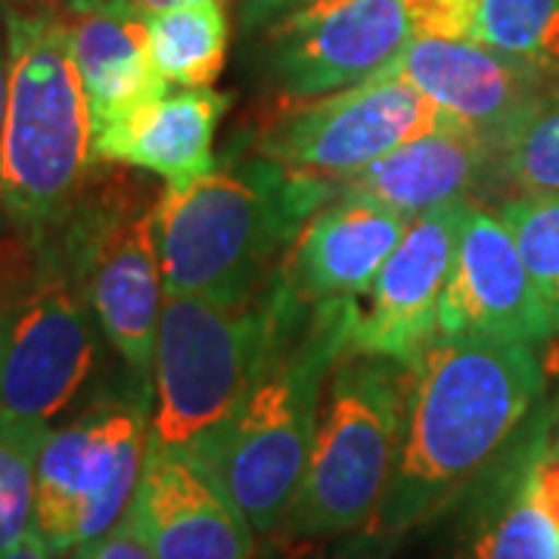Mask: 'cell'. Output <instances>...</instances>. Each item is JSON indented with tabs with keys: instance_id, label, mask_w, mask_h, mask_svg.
<instances>
[{
	"instance_id": "1",
	"label": "cell",
	"mask_w": 559,
	"mask_h": 559,
	"mask_svg": "<svg viewBox=\"0 0 559 559\" xmlns=\"http://www.w3.org/2000/svg\"><path fill=\"white\" fill-rule=\"evenodd\" d=\"M535 345L436 336L411 360L401 448L367 540L399 544L454 507L520 439L544 399Z\"/></svg>"
},
{
	"instance_id": "2",
	"label": "cell",
	"mask_w": 559,
	"mask_h": 559,
	"mask_svg": "<svg viewBox=\"0 0 559 559\" xmlns=\"http://www.w3.org/2000/svg\"><path fill=\"white\" fill-rule=\"evenodd\" d=\"M336 193V183L261 153L218 162L183 190H162L156 240L165 296L259 293L308 218Z\"/></svg>"
},
{
	"instance_id": "3",
	"label": "cell",
	"mask_w": 559,
	"mask_h": 559,
	"mask_svg": "<svg viewBox=\"0 0 559 559\" xmlns=\"http://www.w3.org/2000/svg\"><path fill=\"white\" fill-rule=\"evenodd\" d=\"M358 299L299 301L240 411L205 457L259 538L283 532L301 488L333 364L348 348Z\"/></svg>"
},
{
	"instance_id": "4",
	"label": "cell",
	"mask_w": 559,
	"mask_h": 559,
	"mask_svg": "<svg viewBox=\"0 0 559 559\" xmlns=\"http://www.w3.org/2000/svg\"><path fill=\"white\" fill-rule=\"evenodd\" d=\"M10 87L0 140V218L10 237L47 240L94 175L91 109L57 13L3 3Z\"/></svg>"
},
{
	"instance_id": "5",
	"label": "cell",
	"mask_w": 559,
	"mask_h": 559,
	"mask_svg": "<svg viewBox=\"0 0 559 559\" xmlns=\"http://www.w3.org/2000/svg\"><path fill=\"white\" fill-rule=\"evenodd\" d=\"M299 301L283 271L246 299L165 296L150 367V444L205 463Z\"/></svg>"
},
{
	"instance_id": "6",
	"label": "cell",
	"mask_w": 559,
	"mask_h": 559,
	"mask_svg": "<svg viewBox=\"0 0 559 559\" xmlns=\"http://www.w3.org/2000/svg\"><path fill=\"white\" fill-rule=\"evenodd\" d=\"M411 360L345 348L330 370L301 488L283 532L323 540L367 532L395 473Z\"/></svg>"
},
{
	"instance_id": "7",
	"label": "cell",
	"mask_w": 559,
	"mask_h": 559,
	"mask_svg": "<svg viewBox=\"0 0 559 559\" xmlns=\"http://www.w3.org/2000/svg\"><path fill=\"white\" fill-rule=\"evenodd\" d=\"M159 200L162 193L138 168L100 162L69 218L50 234L106 342L143 380H150L165 305L156 240Z\"/></svg>"
},
{
	"instance_id": "8",
	"label": "cell",
	"mask_w": 559,
	"mask_h": 559,
	"mask_svg": "<svg viewBox=\"0 0 559 559\" xmlns=\"http://www.w3.org/2000/svg\"><path fill=\"white\" fill-rule=\"evenodd\" d=\"M103 340L57 240H20L0 283V414L53 429L97 377Z\"/></svg>"
},
{
	"instance_id": "9",
	"label": "cell",
	"mask_w": 559,
	"mask_h": 559,
	"mask_svg": "<svg viewBox=\"0 0 559 559\" xmlns=\"http://www.w3.org/2000/svg\"><path fill=\"white\" fill-rule=\"evenodd\" d=\"M150 380L106 385L40 444L35 528L66 557L124 520L150 444Z\"/></svg>"
},
{
	"instance_id": "10",
	"label": "cell",
	"mask_w": 559,
	"mask_h": 559,
	"mask_svg": "<svg viewBox=\"0 0 559 559\" xmlns=\"http://www.w3.org/2000/svg\"><path fill=\"white\" fill-rule=\"evenodd\" d=\"M240 20L283 103L370 81L414 40L407 0H242Z\"/></svg>"
},
{
	"instance_id": "11",
	"label": "cell",
	"mask_w": 559,
	"mask_h": 559,
	"mask_svg": "<svg viewBox=\"0 0 559 559\" xmlns=\"http://www.w3.org/2000/svg\"><path fill=\"white\" fill-rule=\"evenodd\" d=\"M451 119L411 81L373 75L355 87L296 103L255 140V153L342 187L360 168Z\"/></svg>"
},
{
	"instance_id": "12",
	"label": "cell",
	"mask_w": 559,
	"mask_h": 559,
	"mask_svg": "<svg viewBox=\"0 0 559 559\" xmlns=\"http://www.w3.org/2000/svg\"><path fill=\"white\" fill-rule=\"evenodd\" d=\"M469 205H444L411 218L395 252L364 293L367 305L358 301L348 348L407 364L439 336L441 296Z\"/></svg>"
},
{
	"instance_id": "13",
	"label": "cell",
	"mask_w": 559,
	"mask_h": 559,
	"mask_svg": "<svg viewBox=\"0 0 559 559\" xmlns=\"http://www.w3.org/2000/svg\"><path fill=\"white\" fill-rule=\"evenodd\" d=\"M554 333V320L522 261L513 230L495 212L469 205L441 296L439 336L538 345Z\"/></svg>"
},
{
	"instance_id": "14",
	"label": "cell",
	"mask_w": 559,
	"mask_h": 559,
	"mask_svg": "<svg viewBox=\"0 0 559 559\" xmlns=\"http://www.w3.org/2000/svg\"><path fill=\"white\" fill-rule=\"evenodd\" d=\"M380 75L411 81L460 124L500 143L559 81L479 40L414 38Z\"/></svg>"
},
{
	"instance_id": "15",
	"label": "cell",
	"mask_w": 559,
	"mask_h": 559,
	"mask_svg": "<svg viewBox=\"0 0 559 559\" xmlns=\"http://www.w3.org/2000/svg\"><path fill=\"white\" fill-rule=\"evenodd\" d=\"M128 516L156 559H252L255 532L215 473L183 451L146 444Z\"/></svg>"
},
{
	"instance_id": "16",
	"label": "cell",
	"mask_w": 559,
	"mask_h": 559,
	"mask_svg": "<svg viewBox=\"0 0 559 559\" xmlns=\"http://www.w3.org/2000/svg\"><path fill=\"white\" fill-rule=\"evenodd\" d=\"M407 224L411 218L399 209L340 190L301 227L280 271L308 305L360 299L395 252Z\"/></svg>"
},
{
	"instance_id": "17",
	"label": "cell",
	"mask_w": 559,
	"mask_h": 559,
	"mask_svg": "<svg viewBox=\"0 0 559 559\" xmlns=\"http://www.w3.org/2000/svg\"><path fill=\"white\" fill-rule=\"evenodd\" d=\"M227 106L230 97L212 87H168L97 131L94 162L128 165L165 180V190H183L218 165L215 134Z\"/></svg>"
},
{
	"instance_id": "18",
	"label": "cell",
	"mask_w": 559,
	"mask_h": 559,
	"mask_svg": "<svg viewBox=\"0 0 559 559\" xmlns=\"http://www.w3.org/2000/svg\"><path fill=\"white\" fill-rule=\"evenodd\" d=\"M540 414L460 503L457 559H557L559 528L535 488Z\"/></svg>"
},
{
	"instance_id": "19",
	"label": "cell",
	"mask_w": 559,
	"mask_h": 559,
	"mask_svg": "<svg viewBox=\"0 0 559 559\" xmlns=\"http://www.w3.org/2000/svg\"><path fill=\"white\" fill-rule=\"evenodd\" d=\"M495 156L498 146L491 140L460 121H451L370 162L340 190L392 205L401 215L417 218L432 209L469 202Z\"/></svg>"
},
{
	"instance_id": "20",
	"label": "cell",
	"mask_w": 559,
	"mask_h": 559,
	"mask_svg": "<svg viewBox=\"0 0 559 559\" xmlns=\"http://www.w3.org/2000/svg\"><path fill=\"white\" fill-rule=\"evenodd\" d=\"M57 16L66 25L69 50L87 94L94 134L168 91L150 60L146 16L134 3L87 7Z\"/></svg>"
},
{
	"instance_id": "21",
	"label": "cell",
	"mask_w": 559,
	"mask_h": 559,
	"mask_svg": "<svg viewBox=\"0 0 559 559\" xmlns=\"http://www.w3.org/2000/svg\"><path fill=\"white\" fill-rule=\"evenodd\" d=\"M146 44L153 69L168 87H212L230 44L224 0H183L146 16Z\"/></svg>"
},
{
	"instance_id": "22",
	"label": "cell",
	"mask_w": 559,
	"mask_h": 559,
	"mask_svg": "<svg viewBox=\"0 0 559 559\" xmlns=\"http://www.w3.org/2000/svg\"><path fill=\"white\" fill-rule=\"evenodd\" d=\"M476 40L559 81V0H479Z\"/></svg>"
},
{
	"instance_id": "23",
	"label": "cell",
	"mask_w": 559,
	"mask_h": 559,
	"mask_svg": "<svg viewBox=\"0 0 559 559\" xmlns=\"http://www.w3.org/2000/svg\"><path fill=\"white\" fill-rule=\"evenodd\" d=\"M47 426L0 414V557L35 528V479Z\"/></svg>"
},
{
	"instance_id": "24",
	"label": "cell",
	"mask_w": 559,
	"mask_h": 559,
	"mask_svg": "<svg viewBox=\"0 0 559 559\" xmlns=\"http://www.w3.org/2000/svg\"><path fill=\"white\" fill-rule=\"evenodd\" d=\"M500 218L513 230L522 261L559 333V193H522L503 202Z\"/></svg>"
},
{
	"instance_id": "25",
	"label": "cell",
	"mask_w": 559,
	"mask_h": 559,
	"mask_svg": "<svg viewBox=\"0 0 559 559\" xmlns=\"http://www.w3.org/2000/svg\"><path fill=\"white\" fill-rule=\"evenodd\" d=\"M498 159L525 193H559V84L500 143Z\"/></svg>"
},
{
	"instance_id": "26",
	"label": "cell",
	"mask_w": 559,
	"mask_h": 559,
	"mask_svg": "<svg viewBox=\"0 0 559 559\" xmlns=\"http://www.w3.org/2000/svg\"><path fill=\"white\" fill-rule=\"evenodd\" d=\"M414 38L476 40L479 0H407Z\"/></svg>"
},
{
	"instance_id": "27",
	"label": "cell",
	"mask_w": 559,
	"mask_h": 559,
	"mask_svg": "<svg viewBox=\"0 0 559 559\" xmlns=\"http://www.w3.org/2000/svg\"><path fill=\"white\" fill-rule=\"evenodd\" d=\"M66 559H156L153 550L146 547V540L140 538V532L134 528L131 516L124 513V520L116 522L106 535L87 540L75 547L72 554H66Z\"/></svg>"
},
{
	"instance_id": "28",
	"label": "cell",
	"mask_w": 559,
	"mask_h": 559,
	"mask_svg": "<svg viewBox=\"0 0 559 559\" xmlns=\"http://www.w3.org/2000/svg\"><path fill=\"white\" fill-rule=\"evenodd\" d=\"M7 87H10V44H7V13L0 3V140H3V119H7ZM0 234H7L0 218Z\"/></svg>"
},
{
	"instance_id": "29",
	"label": "cell",
	"mask_w": 559,
	"mask_h": 559,
	"mask_svg": "<svg viewBox=\"0 0 559 559\" xmlns=\"http://www.w3.org/2000/svg\"><path fill=\"white\" fill-rule=\"evenodd\" d=\"M7 3L40 7L50 13H72V10H87V7H112V3H134V0H7Z\"/></svg>"
},
{
	"instance_id": "30",
	"label": "cell",
	"mask_w": 559,
	"mask_h": 559,
	"mask_svg": "<svg viewBox=\"0 0 559 559\" xmlns=\"http://www.w3.org/2000/svg\"><path fill=\"white\" fill-rule=\"evenodd\" d=\"M0 559H57L53 557V550L47 547V540L40 538V532L38 528H32L25 538L10 550V554H3Z\"/></svg>"
},
{
	"instance_id": "31",
	"label": "cell",
	"mask_w": 559,
	"mask_h": 559,
	"mask_svg": "<svg viewBox=\"0 0 559 559\" xmlns=\"http://www.w3.org/2000/svg\"><path fill=\"white\" fill-rule=\"evenodd\" d=\"M175 3H183V0H134V7H138L143 16H153V13H159V10L175 7Z\"/></svg>"
},
{
	"instance_id": "32",
	"label": "cell",
	"mask_w": 559,
	"mask_h": 559,
	"mask_svg": "<svg viewBox=\"0 0 559 559\" xmlns=\"http://www.w3.org/2000/svg\"><path fill=\"white\" fill-rule=\"evenodd\" d=\"M550 417H554V439H557V444H559V399H557V411H554Z\"/></svg>"
},
{
	"instance_id": "33",
	"label": "cell",
	"mask_w": 559,
	"mask_h": 559,
	"mask_svg": "<svg viewBox=\"0 0 559 559\" xmlns=\"http://www.w3.org/2000/svg\"><path fill=\"white\" fill-rule=\"evenodd\" d=\"M0 3H7V0H0Z\"/></svg>"
},
{
	"instance_id": "34",
	"label": "cell",
	"mask_w": 559,
	"mask_h": 559,
	"mask_svg": "<svg viewBox=\"0 0 559 559\" xmlns=\"http://www.w3.org/2000/svg\"><path fill=\"white\" fill-rule=\"evenodd\" d=\"M557 559H559V550H557Z\"/></svg>"
}]
</instances>
